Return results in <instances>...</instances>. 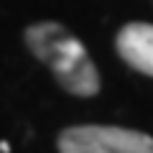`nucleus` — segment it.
Here are the masks:
<instances>
[{"label": "nucleus", "mask_w": 153, "mask_h": 153, "mask_svg": "<svg viewBox=\"0 0 153 153\" xmlns=\"http://www.w3.org/2000/svg\"><path fill=\"white\" fill-rule=\"evenodd\" d=\"M26 46L41 64L51 69L56 82L74 97H92L100 92V74L84 44L61 23H33L23 33Z\"/></svg>", "instance_id": "1"}, {"label": "nucleus", "mask_w": 153, "mask_h": 153, "mask_svg": "<svg viewBox=\"0 0 153 153\" xmlns=\"http://www.w3.org/2000/svg\"><path fill=\"white\" fill-rule=\"evenodd\" d=\"M59 153H153V138L130 128L74 125L61 130Z\"/></svg>", "instance_id": "2"}, {"label": "nucleus", "mask_w": 153, "mask_h": 153, "mask_svg": "<svg viewBox=\"0 0 153 153\" xmlns=\"http://www.w3.org/2000/svg\"><path fill=\"white\" fill-rule=\"evenodd\" d=\"M117 54L128 66L140 74L153 76V26L151 23H128L115 38Z\"/></svg>", "instance_id": "3"}]
</instances>
